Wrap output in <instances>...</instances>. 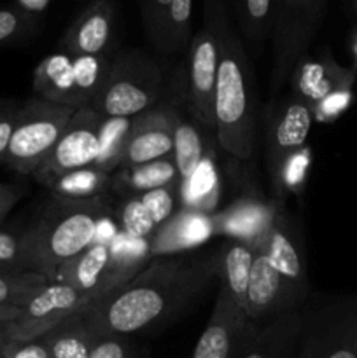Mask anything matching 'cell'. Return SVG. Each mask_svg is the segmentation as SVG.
<instances>
[{"label":"cell","instance_id":"cell-1","mask_svg":"<svg viewBox=\"0 0 357 358\" xmlns=\"http://www.w3.org/2000/svg\"><path fill=\"white\" fill-rule=\"evenodd\" d=\"M219 252L150 259L125 285L84 310L88 325L97 336L128 338L146 332L188 308L219 278Z\"/></svg>","mask_w":357,"mask_h":358},{"label":"cell","instance_id":"cell-2","mask_svg":"<svg viewBox=\"0 0 357 358\" xmlns=\"http://www.w3.org/2000/svg\"><path fill=\"white\" fill-rule=\"evenodd\" d=\"M203 17L210 21L219 41L216 114L217 145L238 161H248L255 147V76L251 58L231 23L227 0H203Z\"/></svg>","mask_w":357,"mask_h":358},{"label":"cell","instance_id":"cell-3","mask_svg":"<svg viewBox=\"0 0 357 358\" xmlns=\"http://www.w3.org/2000/svg\"><path fill=\"white\" fill-rule=\"evenodd\" d=\"M105 217V196L83 201L52 196L38 220L23 229L28 271L41 273L52 282L66 262L97 241Z\"/></svg>","mask_w":357,"mask_h":358},{"label":"cell","instance_id":"cell-4","mask_svg":"<svg viewBox=\"0 0 357 358\" xmlns=\"http://www.w3.org/2000/svg\"><path fill=\"white\" fill-rule=\"evenodd\" d=\"M164 96L160 63L140 49L115 51L107 77L90 107L104 117H135Z\"/></svg>","mask_w":357,"mask_h":358},{"label":"cell","instance_id":"cell-5","mask_svg":"<svg viewBox=\"0 0 357 358\" xmlns=\"http://www.w3.org/2000/svg\"><path fill=\"white\" fill-rule=\"evenodd\" d=\"M76 110L41 96L28 98L18 108L4 166L21 175H34L55 149Z\"/></svg>","mask_w":357,"mask_h":358},{"label":"cell","instance_id":"cell-6","mask_svg":"<svg viewBox=\"0 0 357 358\" xmlns=\"http://www.w3.org/2000/svg\"><path fill=\"white\" fill-rule=\"evenodd\" d=\"M296 358H357L356 296L308 299Z\"/></svg>","mask_w":357,"mask_h":358},{"label":"cell","instance_id":"cell-7","mask_svg":"<svg viewBox=\"0 0 357 358\" xmlns=\"http://www.w3.org/2000/svg\"><path fill=\"white\" fill-rule=\"evenodd\" d=\"M111 58L62 51L46 56L34 70L35 96L74 108L90 107L107 77Z\"/></svg>","mask_w":357,"mask_h":358},{"label":"cell","instance_id":"cell-8","mask_svg":"<svg viewBox=\"0 0 357 358\" xmlns=\"http://www.w3.org/2000/svg\"><path fill=\"white\" fill-rule=\"evenodd\" d=\"M328 0H276L273 14V59L270 73V98L279 96L289 83L296 63L307 55Z\"/></svg>","mask_w":357,"mask_h":358},{"label":"cell","instance_id":"cell-9","mask_svg":"<svg viewBox=\"0 0 357 358\" xmlns=\"http://www.w3.org/2000/svg\"><path fill=\"white\" fill-rule=\"evenodd\" d=\"M314 110L310 105L294 93L284 98H270L262 112V131H265V161L266 173L272 185V199L280 206V175L286 161L296 150L307 145L314 124Z\"/></svg>","mask_w":357,"mask_h":358},{"label":"cell","instance_id":"cell-10","mask_svg":"<svg viewBox=\"0 0 357 358\" xmlns=\"http://www.w3.org/2000/svg\"><path fill=\"white\" fill-rule=\"evenodd\" d=\"M186 65L178 76V94L191 117L203 128L210 138L216 136V114H214V96H216L217 63H219V41L214 27L206 17L200 30L191 37L188 45Z\"/></svg>","mask_w":357,"mask_h":358},{"label":"cell","instance_id":"cell-11","mask_svg":"<svg viewBox=\"0 0 357 358\" xmlns=\"http://www.w3.org/2000/svg\"><path fill=\"white\" fill-rule=\"evenodd\" d=\"M142 268L119 257L108 241L97 240L83 254L66 262L52 282L74 287L94 304L125 285Z\"/></svg>","mask_w":357,"mask_h":358},{"label":"cell","instance_id":"cell-12","mask_svg":"<svg viewBox=\"0 0 357 358\" xmlns=\"http://www.w3.org/2000/svg\"><path fill=\"white\" fill-rule=\"evenodd\" d=\"M88 306H91V301L74 287L62 282H49L20 308L18 317L0 332V339L34 341Z\"/></svg>","mask_w":357,"mask_h":358},{"label":"cell","instance_id":"cell-13","mask_svg":"<svg viewBox=\"0 0 357 358\" xmlns=\"http://www.w3.org/2000/svg\"><path fill=\"white\" fill-rule=\"evenodd\" d=\"M104 115L91 107H80L74 112L44 163L31 177L48 187L55 178L66 171L93 166L100 152V124Z\"/></svg>","mask_w":357,"mask_h":358},{"label":"cell","instance_id":"cell-14","mask_svg":"<svg viewBox=\"0 0 357 358\" xmlns=\"http://www.w3.org/2000/svg\"><path fill=\"white\" fill-rule=\"evenodd\" d=\"M168 96L132 117L121 166H135L174 156V128L182 101L177 87Z\"/></svg>","mask_w":357,"mask_h":358},{"label":"cell","instance_id":"cell-15","mask_svg":"<svg viewBox=\"0 0 357 358\" xmlns=\"http://www.w3.org/2000/svg\"><path fill=\"white\" fill-rule=\"evenodd\" d=\"M254 245L261 248L265 257L282 276L284 282L289 283L303 299L310 297L303 233L300 226L290 219L286 206L276 205L268 227Z\"/></svg>","mask_w":357,"mask_h":358},{"label":"cell","instance_id":"cell-16","mask_svg":"<svg viewBox=\"0 0 357 358\" xmlns=\"http://www.w3.org/2000/svg\"><path fill=\"white\" fill-rule=\"evenodd\" d=\"M258 322L247 317L226 285L220 283L206 327L188 358H237Z\"/></svg>","mask_w":357,"mask_h":358},{"label":"cell","instance_id":"cell-17","mask_svg":"<svg viewBox=\"0 0 357 358\" xmlns=\"http://www.w3.org/2000/svg\"><path fill=\"white\" fill-rule=\"evenodd\" d=\"M308 299H303L289 283L284 282L261 248L254 245V262L244 304L247 317L252 322H262L290 311H301Z\"/></svg>","mask_w":357,"mask_h":358},{"label":"cell","instance_id":"cell-18","mask_svg":"<svg viewBox=\"0 0 357 358\" xmlns=\"http://www.w3.org/2000/svg\"><path fill=\"white\" fill-rule=\"evenodd\" d=\"M115 30L114 0H91L62 35L58 49L72 56H112Z\"/></svg>","mask_w":357,"mask_h":358},{"label":"cell","instance_id":"cell-19","mask_svg":"<svg viewBox=\"0 0 357 358\" xmlns=\"http://www.w3.org/2000/svg\"><path fill=\"white\" fill-rule=\"evenodd\" d=\"M290 93L307 101L312 108L343 87H352L356 80V70L345 69L329 52L318 58H307V55L296 63L290 76Z\"/></svg>","mask_w":357,"mask_h":358},{"label":"cell","instance_id":"cell-20","mask_svg":"<svg viewBox=\"0 0 357 358\" xmlns=\"http://www.w3.org/2000/svg\"><path fill=\"white\" fill-rule=\"evenodd\" d=\"M212 236H216L214 213L181 208L147 240L149 257H168L177 252H186L205 243Z\"/></svg>","mask_w":357,"mask_h":358},{"label":"cell","instance_id":"cell-21","mask_svg":"<svg viewBox=\"0 0 357 358\" xmlns=\"http://www.w3.org/2000/svg\"><path fill=\"white\" fill-rule=\"evenodd\" d=\"M275 210L273 199L266 201L258 192H245L226 210L214 213L216 234L254 245L266 231Z\"/></svg>","mask_w":357,"mask_h":358},{"label":"cell","instance_id":"cell-22","mask_svg":"<svg viewBox=\"0 0 357 358\" xmlns=\"http://www.w3.org/2000/svg\"><path fill=\"white\" fill-rule=\"evenodd\" d=\"M301 325V311H290L258 322L254 334L237 358H293L300 341Z\"/></svg>","mask_w":357,"mask_h":358},{"label":"cell","instance_id":"cell-23","mask_svg":"<svg viewBox=\"0 0 357 358\" xmlns=\"http://www.w3.org/2000/svg\"><path fill=\"white\" fill-rule=\"evenodd\" d=\"M182 107L184 105L181 103V112H178V117L175 121L174 156L172 157H174L175 166H177L181 184H184L196 173V170L202 166L206 156L214 154V145H217V140L210 138L203 131L202 126L191 117V114L184 115Z\"/></svg>","mask_w":357,"mask_h":358},{"label":"cell","instance_id":"cell-24","mask_svg":"<svg viewBox=\"0 0 357 358\" xmlns=\"http://www.w3.org/2000/svg\"><path fill=\"white\" fill-rule=\"evenodd\" d=\"M168 185H181L177 166L172 156L146 164L118 168L112 173L111 191L122 198H128V196H142Z\"/></svg>","mask_w":357,"mask_h":358},{"label":"cell","instance_id":"cell-25","mask_svg":"<svg viewBox=\"0 0 357 358\" xmlns=\"http://www.w3.org/2000/svg\"><path fill=\"white\" fill-rule=\"evenodd\" d=\"M276 0H227V7L233 10L241 42H247L254 52H259L272 37L273 14Z\"/></svg>","mask_w":357,"mask_h":358},{"label":"cell","instance_id":"cell-26","mask_svg":"<svg viewBox=\"0 0 357 358\" xmlns=\"http://www.w3.org/2000/svg\"><path fill=\"white\" fill-rule=\"evenodd\" d=\"M52 358H90L97 334L88 325L84 310L59 322L42 336Z\"/></svg>","mask_w":357,"mask_h":358},{"label":"cell","instance_id":"cell-27","mask_svg":"<svg viewBox=\"0 0 357 358\" xmlns=\"http://www.w3.org/2000/svg\"><path fill=\"white\" fill-rule=\"evenodd\" d=\"M254 262V245L241 240H227L219 250V278L231 296L244 308L247 297L248 278Z\"/></svg>","mask_w":357,"mask_h":358},{"label":"cell","instance_id":"cell-28","mask_svg":"<svg viewBox=\"0 0 357 358\" xmlns=\"http://www.w3.org/2000/svg\"><path fill=\"white\" fill-rule=\"evenodd\" d=\"M181 208L202 213H216L220 199V178L216 170V152L209 154L202 166L178 191Z\"/></svg>","mask_w":357,"mask_h":358},{"label":"cell","instance_id":"cell-29","mask_svg":"<svg viewBox=\"0 0 357 358\" xmlns=\"http://www.w3.org/2000/svg\"><path fill=\"white\" fill-rule=\"evenodd\" d=\"M112 173L94 166L66 171L48 185L55 198L62 199H94L108 194Z\"/></svg>","mask_w":357,"mask_h":358},{"label":"cell","instance_id":"cell-30","mask_svg":"<svg viewBox=\"0 0 357 358\" xmlns=\"http://www.w3.org/2000/svg\"><path fill=\"white\" fill-rule=\"evenodd\" d=\"M130 117H104L100 124V152L93 166L107 173H114L122 163L126 140H128Z\"/></svg>","mask_w":357,"mask_h":358},{"label":"cell","instance_id":"cell-31","mask_svg":"<svg viewBox=\"0 0 357 358\" xmlns=\"http://www.w3.org/2000/svg\"><path fill=\"white\" fill-rule=\"evenodd\" d=\"M192 0H170L167 10L164 55H177L188 49L191 42Z\"/></svg>","mask_w":357,"mask_h":358},{"label":"cell","instance_id":"cell-32","mask_svg":"<svg viewBox=\"0 0 357 358\" xmlns=\"http://www.w3.org/2000/svg\"><path fill=\"white\" fill-rule=\"evenodd\" d=\"M48 283L44 275L34 271L0 275V308H21Z\"/></svg>","mask_w":357,"mask_h":358},{"label":"cell","instance_id":"cell-33","mask_svg":"<svg viewBox=\"0 0 357 358\" xmlns=\"http://www.w3.org/2000/svg\"><path fill=\"white\" fill-rule=\"evenodd\" d=\"M119 226L121 233L128 234L133 240H149L156 233V224L147 212L140 196H128L119 206Z\"/></svg>","mask_w":357,"mask_h":358},{"label":"cell","instance_id":"cell-34","mask_svg":"<svg viewBox=\"0 0 357 358\" xmlns=\"http://www.w3.org/2000/svg\"><path fill=\"white\" fill-rule=\"evenodd\" d=\"M38 28L37 14L24 7H2L0 9V45L13 44L28 37Z\"/></svg>","mask_w":357,"mask_h":358},{"label":"cell","instance_id":"cell-35","mask_svg":"<svg viewBox=\"0 0 357 358\" xmlns=\"http://www.w3.org/2000/svg\"><path fill=\"white\" fill-rule=\"evenodd\" d=\"M310 161L312 150L308 145L301 147L286 161L282 168V175H280V199L284 203H286L289 194H300L303 191Z\"/></svg>","mask_w":357,"mask_h":358},{"label":"cell","instance_id":"cell-36","mask_svg":"<svg viewBox=\"0 0 357 358\" xmlns=\"http://www.w3.org/2000/svg\"><path fill=\"white\" fill-rule=\"evenodd\" d=\"M23 231L0 229V275L27 273Z\"/></svg>","mask_w":357,"mask_h":358},{"label":"cell","instance_id":"cell-37","mask_svg":"<svg viewBox=\"0 0 357 358\" xmlns=\"http://www.w3.org/2000/svg\"><path fill=\"white\" fill-rule=\"evenodd\" d=\"M178 191H181V185H168V187L156 189V191H149L140 196L156 227L163 226L170 217H174L181 210Z\"/></svg>","mask_w":357,"mask_h":358},{"label":"cell","instance_id":"cell-38","mask_svg":"<svg viewBox=\"0 0 357 358\" xmlns=\"http://www.w3.org/2000/svg\"><path fill=\"white\" fill-rule=\"evenodd\" d=\"M142 14L144 28L150 44L163 52L164 34H167V10L170 0H136Z\"/></svg>","mask_w":357,"mask_h":358},{"label":"cell","instance_id":"cell-39","mask_svg":"<svg viewBox=\"0 0 357 358\" xmlns=\"http://www.w3.org/2000/svg\"><path fill=\"white\" fill-rule=\"evenodd\" d=\"M350 101H352V87H343V90L335 91L312 108L314 119L318 122L335 121L340 114H343L349 108Z\"/></svg>","mask_w":357,"mask_h":358},{"label":"cell","instance_id":"cell-40","mask_svg":"<svg viewBox=\"0 0 357 358\" xmlns=\"http://www.w3.org/2000/svg\"><path fill=\"white\" fill-rule=\"evenodd\" d=\"M90 358H135L128 338L122 336H97Z\"/></svg>","mask_w":357,"mask_h":358},{"label":"cell","instance_id":"cell-41","mask_svg":"<svg viewBox=\"0 0 357 358\" xmlns=\"http://www.w3.org/2000/svg\"><path fill=\"white\" fill-rule=\"evenodd\" d=\"M2 358H52L44 339L34 341H4L0 339Z\"/></svg>","mask_w":357,"mask_h":358},{"label":"cell","instance_id":"cell-42","mask_svg":"<svg viewBox=\"0 0 357 358\" xmlns=\"http://www.w3.org/2000/svg\"><path fill=\"white\" fill-rule=\"evenodd\" d=\"M18 108L20 105L7 98H0V164L4 163L7 147H9L10 135H13L14 122H16Z\"/></svg>","mask_w":357,"mask_h":358},{"label":"cell","instance_id":"cell-43","mask_svg":"<svg viewBox=\"0 0 357 358\" xmlns=\"http://www.w3.org/2000/svg\"><path fill=\"white\" fill-rule=\"evenodd\" d=\"M23 196V189L14 184H4L0 182V224L6 219L7 213L14 208Z\"/></svg>","mask_w":357,"mask_h":358},{"label":"cell","instance_id":"cell-44","mask_svg":"<svg viewBox=\"0 0 357 358\" xmlns=\"http://www.w3.org/2000/svg\"><path fill=\"white\" fill-rule=\"evenodd\" d=\"M18 313H20V308H0V332L18 317Z\"/></svg>","mask_w":357,"mask_h":358},{"label":"cell","instance_id":"cell-45","mask_svg":"<svg viewBox=\"0 0 357 358\" xmlns=\"http://www.w3.org/2000/svg\"><path fill=\"white\" fill-rule=\"evenodd\" d=\"M354 3H356V10H357V0H354Z\"/></svg>","mask_w":357,"mask_h":358},{"label":"cell","instance_id":"cell-46","mask_svg":"<svg viewBox=\"0 0 357 358\" xmlns=\"http://www.w3.org/2000/svg\"><path fill=\"white\" fill-rule=\"evenodd\" d=\"M356 55H357V44H356Z\"/></svg>","mask_w":357,"mask_h":358},{"label":"cell","instance_id":"cell-47","mask_svg":"<svg viewBox=\"0 0 357 358\" xmlns=\"http://www.w3.org/2000/svg\"><path fill=\"white\" fill-rule=\"evenodd\" d=\"M0 358H2V355H0Z\"/></svg>","mask_w":357,"mask_h":358}]
</instances>
